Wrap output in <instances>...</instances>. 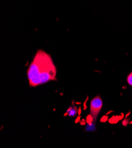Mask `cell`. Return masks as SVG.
Here are the masks:
<instances>
[{
    "mask_svg": "<svg viewBox=\"0 0 132 148\" xmlns=\"http://www.w3.org/2000/svg\"><path fill=\"white\" fill-rule=\"evenodd\" d=\"M27 76L32 87L56 80V69L51 56L43 50H39L28 67Z\"/></svg>",
    "mask_w": 132,
    "mask_h": 148,
    "instance_id": "6da1fadb",
    "label": "cell"
},
{
    "mask_svg": "<svg viewBox=\"0 0 132 148\" xmlns=\"http://www.w3.org/2000/svg\"><path fill=\"white\" fill-rule=\"evenodd\" d=\"M102 106V101L100 96L94 97L91 101L90 112L93 119L95 120Z\"/></svg>",
    "mask_w": 132,
    "mask_h": 148,
    "instance_id": "7a4b0ae2",
    "label": "cell"
},
{
    "mask_svg": "<svg viewBox=\"0 0 132 148\" xmlns=\"http://www.w3.org/2000/svg\"><path fill=\"white\" fill-rule=\"evenodd\" d=\"M123 114L122 113L121 116H113L110 119H109V122L110 123H113V124H114V123H116L118 122L120 120L122 119V118L123 117Z\"/></svg>",
    "mask_w": 132,
    "mask_h": 148,
    "instance_id": "3957f363",
    "label": "cell"
},
{
    "mask_svg": "<svg viewBox=\"0 0 132 148\" xmlns=\"http://www.w3.org/2000/svg\"><path fill=\"white\" fill-rule=\"evenodd\" d=\"M127 82L128 83L132 86V74L130 73V75L127 76Z\"/></svg>",
    "mask_w": 132,
    "mask_h": 148,
    "instance_id": "277c9868",
    "label": "cell"
},
{
    "mask_svg": "<svg viewBox=\"0 0 132 148\" xmlns=\"http://www.w3.org/2000/svg\"><path fill=\"white\" fill-rule=\"evenodd\" d=\"M77 109H72L70 110V111L69 113V115L70 116H75V114H77Z\"/></svg>",
    "mask_w": 132,
    "mask_h": 148,
    "instance_id": "5b68a950",
    "label": "cell"
},
{
    "mask_svg": "<svg viewBox=\"0 0 132 148\" xmlns=\"http://www.w3.org/2000/svg\"><path fill=\"white\" fill-rule=\"evenodd\" d=\"M107 119H108V117L107 116H104V117H102V119H101V122H106L107 121Z\"/></svg>",
    "mask_w": 132,
    "mask_h": 148,
    "instance_id": "8992f818",
    "label": "cell"
},
{
    "mask_svg": "<svg viewBox=\"0 0 132 148\" xmlns=\"http://www.w3.org/2000/svg\"><path fill=\"white\" fill-rule=\"evenodd\" d=\"M129 123V119H124L123 122H122V124L124 125V126H127Z\"/></svg>",
    "mask_w": 132,
    "mask_h": 148,
    "instance_id": "52a82bcc",
    "label": "cell"
},
{
    "mask_svg": "<svg viewBox=\"0 0 132 148\" xmlns=\"http://www.w3.org/2000/svg\"><path fill=\"white\" fill-rule=\"evenodd\" d=\"M131 74H132V72H131Z\"/></svg>",
    "mask_w": 132,
    "mask_h": 148,
    "instance_id": "ba28073f",
    "label": "cell"
}]
</instances>
